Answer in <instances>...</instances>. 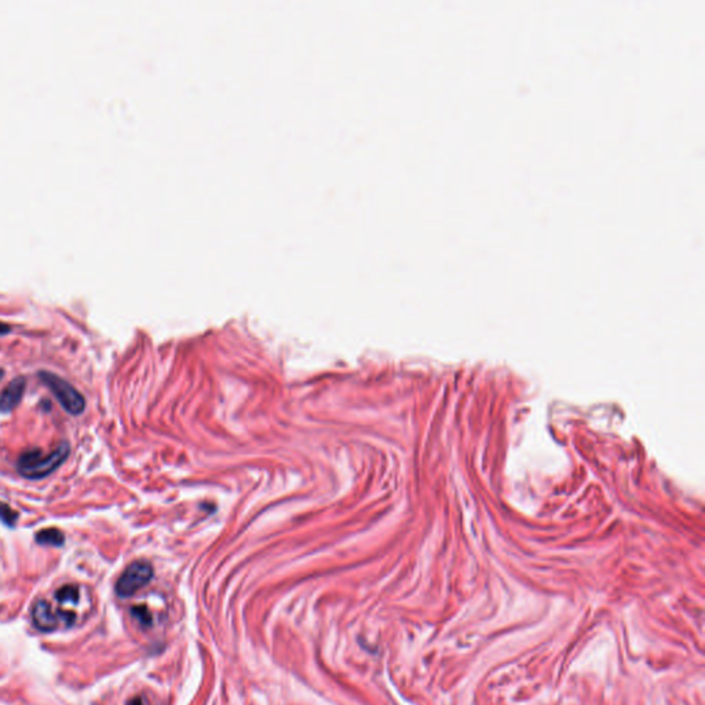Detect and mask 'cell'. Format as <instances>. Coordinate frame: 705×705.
<instances>
[{
    "label": "cell",
    "instance_id": "8",
    "mask_svg": "<svg viewBox=\"0 0 705 705\" xmlns=\"http://www.w3.org/2000/svg\"><path fill=\"white\" fill-rule=\"evenodd\" d=\"M19 520V513L13 510L8 503L0 502V522L13 528Z\"/></svg>",
    "mask_w": 705,
    "mask_h": 705
},
{
    "label": "cell",
    "instance_id": "7",
    "mask_svg": "<svg viewBox=\"0 0 705 705\" xmlns=\"http://www.w3.org/2000/svg\"><path fill=\"white\" fill-rule=\"evenodd\" d=\"M56 599L61 605L62 609L67 606H71V605H76L80 599L79 587L75 584H67V586L61 587L56 592Z\"/></svg>",
    "mask_w": 705,
    "mask_h": 705
},
{
    "label": "cell",
    "instance_id": "3",
    "mask_svg": "<svg viewBox=\"0 0 705 705\" xmlns=\"http://www.w3.org/2000/svg\"><path fill=\"white\" fill-rule=\"evenodd\" d=\"M153 577V568L146 561H135L127 566L116 583V592L120 598L132 597L143 588Z\"/></svg>",
    "mask_w": 705,
    "mask_h": 705
},
{
    "label": "cell",
    "instance_id": "9",
    "mask_svg": "<svg viewBox=\"0 0 705 705\" xmlns=\"http://www.w3.org/2000/svg\"><path fill=\"white\" fill-rule=\"evenodd\" d=\"M132 616L135 617V620H138V623L143 627H148L152 624V617H150V613L149 610L145 608V606H135L132 608L131 610Z\"/></svg>",
    "mask_w": 705,
    "mask_h": 705
},
{
    "label": "cell",
    "instance_id": "10",
    "mask_svg": "<svg viewBox=\"0 0 705 705\" xmlns=\"http://www.w3.org/2000/svg\"><path fill=\"white\" fill-rule=\"evenodd\" d=\"M9 331H10V327H9V325H6V324H3V323H0V335H2V334H8Z\"/></svg>",
    "mask_w": 705,
    "mask_h": 705
},
{
    "label": "cell",
    "instance_id": "4",
    "mask_svg": "<svg viewBox=\"0 0 705 705\" xmlns=\"http://www.w3.org/2000/svg\"><path fill=\"white\" fill-rule=\"evenodd\" d=\"M27 387L25 378H16L12 380L0 394V412L8 413L13 411L23 400Z\"/></svg>",
    "mask_w": 705,
    "mask_h": 705
},
{
    "label": "cell",
    "instance_id": "1",
    "mask_svg": "<svg viewBox=\"0 0 705 705\" xmlns=\"http://www.w3.org/2000/svg\"><path fill=\"white\" fill-rule=\"evenodd\" d=\"M71 453V445L68 441H61L58 446L49 454H42L39 449H30L24 452L17 460V472L31 480H41L64 464Z\"/></svg>",
    "mask_w": 705,
    "mask_h": 705
},
{
    "label": "cell",
    "instance_id": "6",
    "mask_svg": "<svg viewBox=\"0 0 705 705\" xmlns=\"http://www.w3.org/2000/svg\"><path fill=\"white\" fill-rule=\"evenodd\" d=\"M36 542L43 546L61 547L65 543V536L57 528H47V529H42L36 533Z\"/></svg>",
    "mask_w": 705,
    "mask_h": 705
},
{
    "label": "cell",
    "instance_id": "11",
    "mask_svg": "<svg viewBox=\"0 0 705 705\" xmlns=\"http://www.w3.org/2000/svg\"><path fill=\"white\" fill-rule=\"evenodd\" d=\"M128 705H143V704H142V700H141V698H134L132 701H130V702H128Z\"/></svg>",
    "mask_w": 705,
    "mask_h": 705
},
{
    "label": "cell",
    "instance_id": "5",
    "mask_svg": "<svg viewBox=\"0 0 705 705\" xmlns=\"http://www.w3.org/2000/svg\"><path fill=\"white\" fill-rule=\"evenodd\" d=\"M57 617L58 616L53 612V608L50 606V603L47 601L41 599L34 605L32 619H34V623L38 629L45 631V632L54 631L58 624Z\"/></svg>",
    "mask_w": 705,
    "mask_h": 705
},
{
    "label": "cell",
    "instance_id": "2",
    "mask_svg": "<svg viewBox=\"0 0 705 705\" xmlns=\"http://www.w3.org/2000/svg\"><path fill=\"white\" fill-rule=\"evenodd\" d=\"M39 378L51 390V393L58 400L60 405L68 413L73 416L83 413V411L86 409V400L83 394L73 387V384L49 371H41Z\"/></svg>",
    "mask_w": 705,
    "mask_h": 705
}]
</instances>
